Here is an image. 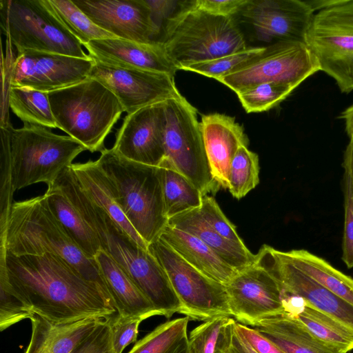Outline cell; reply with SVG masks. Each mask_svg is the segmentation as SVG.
Returning a JSON list of instances; mask_svg holds the SVG:
<instances>
[{
	"label": "cell",
	"instance_id": "cell-1",
	"mask_svg": "<svg viewBox=\"0 0 353 353\" xmlns=\"http://www.w3.org/2000/svg\"><path fill=\"white\" fill-rule=\"evenodd\" d=\"M0 264L34 313L49 321L110 320L118 315L105 291L57 255L14 256L0 249Z\"/></svg>",
	"mask_w": 353,
	"mask_h": 353
},
{
	"label": "cell",
	"instance_id": "cell-2",
	"mask_svg": "<svg viewBox=\"0 0 353 353\" xmlns=\"http://www.w3.org/2000/svg\"><path fill=\"white\" fill-rule=\"evenodd\" d=\"M95 232L102 250L108 253L153 305L169 319L183 312L169 278L148 250L139 246L85 194L71 170L56 181Z\"/></svg>",
	"mask_w": 353,
	"mask_h": 353
},
{
	"label": "cell",
	"instance_id": "cell-3",
	"mask_svg": "<svg viewBox=\"0 0 353 353\" xmlns=\"http://www.w3.org/2000/svg\"><path fill=\"white\" fill-rule=\"evenodd\" d=\"M0 249L14 256L57 255L110 296L94 259L88 257L68 234L43 195L13 203L6 230L0 236Z\"/></svg>",
	"mask_w": 353,
	"mask_h": 353
},
{
	"label": "cell",
	"instance_id": "cell-4",
	"mask_svg": "<svg viewBox=\"0 0 353 353\" xmlns=\"http://www.w3.org/2000/svg\"><path fill=\"white\" fill-rule=\"evenodd\" d=\"M159 42L178 70L248 47L233 17L196 9L190 1H181L179 10L166 21Z\"/></svg>",
	"mask_w": 353,
	"mask_h": 353
},
{
	"label": "cell",
	"instance_id": "cell-5",
	"mask_svg": "<svg viewBox=\"0 0 353 353\" xmlns=\"http://www.w3.org/2000/svg\"><path fill=\"white\" fill-rule=\"evenodd\" d=\"M97 161L114 185L123 214L148 247L168 224L161 168L130 161L112 148L103 150Z\"/></svg>",
	"mask_w": 353,
	"mask_h": 353
},
{
	"label": "cell",
	"instance_id": "cell-6",
	"mask_svg": "<svg viewBox=\"0 0 353 353\" xmlns=\"http://www.w3.org/2000/svg\"><path fill=\"white\" fill-rule=\"evenodd\" d=\"M48 94L57 128L91 152L105 149V138L125 112L111 90L88 77Z\"/></svg>",
	"mask_w": 353,
	"mask_h": 353
},
{
	"label": "cell",
	"instance_id": "cell-7",
	"mask_svg": "<svg viewBox=\"0 0 353 353\" xmlns=\"http://www.w3.org/2000/svg\"><path fill=\"white\" fill-rule=\"evenodd\" d=\"M8 130L14 192L38 183L52 184L73 160L87 150L70 136L59 135L50 128L25 124Z\"/></svg>",
	"mask_w": 353,
	"mask_h": 353
},
{
	"label": "cell",
	"instance_id": "cell-8",
	"mask_svg": "<svg viewBox=\"0 0 353 353\" xmlns=\"http://www.w3.org/2000/svg\"><path fill=\"white\" fill-rule=\"evenodd\" d=\"M0 20L2 32L18 52L34 50L90 57L56 16L48 0H1Z\"/></svg>",
	"mask_w": 353,
	"mask_h": 353
},
{
	"label": "cell",
	"instance_id": "cell-9",
	"mask_svg": "<svg viewBox=\"0 0 353 353\" xmlns=\"http://www.w3.org/2000/svg\"><path fill=\"white\" fill-rule=\"evenodd\" d=\"M305 43L341 92L353 90V0L314 13Z\"/></svg>",
	"mask_w": 353,
	"mask_h": 353
},
{
	"label": "cell",
	"instance_id": "cell-10",
	"mask_svg": "<svg viewBox=\"0 0 353 353\" xmlns=\"http://www.w3.org/2000/svg\"><path fill=\"white\" fill-rule=\"evenodd\" d=\"M164 105L165 159L203 196L216 192L220 187L210 172L196 110L181 95L166 100Z\"/></svg>",
	"mask_w": 353,
	"mask_h": 353
},
{
	"label": "cell",
	"instance_id": "cell-11",
	"mask_svg": "<svg viewBox=\"0 0 353 353\" xmlns=\"http://www.w3.org/2000/svg\"><path fill=\"white\" fill-rule=\"evenodd\" d=\"M321 71L316 59L305 42L278 41L235 70L217 79L236 94L260 83L274 82L295 90Z\"/></svg>",
	"mask_w": 353,
	"mask_h": 353
},
{
	"label": "cell",
	"instance_id": "cell-12",
	"mask_svg": "<svg viewBox=\"0 0 353 353\" xmlns=\"http://www.w3.org/2000/svg\"><path fill=\"white\" fill-rule=\"evenodd\" d=\"M148 250L165 271L183 314L202 321L219 316L232 317L224 284L191 265L160 238L148 245Z\"/></svg>",
	"mask_w": 353,
	"mask_h": 353
},
{
	"label": "cell",
	"instance_id": "cell-13",
	"mask_svg": "<svg viewBox=\"0 0 353 353\" xmlns=\"http://www.w3.org/2000/svg\"><path fill=\"white\" fill-rule=\"evenodd\" d=\"M314 12L301 0H247L233 17L251 30L254 40L267 46L283 41L305 42Z\"/></svg>",
	"mask_w": 353,
	"mask_h": 353
},
{
	"label": "cell",
	"instance_id": "cell-14",
	"mask_svg": "<svg viewBox=\"0 0 353 353\" xmlns=\"http://www.w3.org/2000/svg\"><path fill=\"white\" fill-rule=\"evenodd\" d=\"M94 65L87 59L34 50L17 53L9 76V85L50 92L79 83L88 77Z\"/></svg>",
	"mask_w": 353,
	"mask_h": 353
},
{
	"label": "cell",
	"instance_id": "cell-15",
	"mask_svg": "<svg viewBox=\"0 0 353 353\" xmlns=\"http://www.w3.org/2000/svg\"><path fill=\"white\" fill-rule=\"evenodd\" d=\"M92 59L94 65L88 77L98 80L111 90L127 114L181 95L174 76L110 65Z\"/></svg>",
	"mask_w": 353,
	"mask_h": 353
},
{
	"label": "cell",
	"instance_id": "cell-16",
	"mask_svg": "<svg viewBox=\"0 0 353 353\" xmlns=\"http://www.w3.org/2000/svg\"><path fill=\"white\" fill-rule=\"evenodd\" d=\"M225 286L232 316L243 325L253 327L285 311L278 282L254 262L237 271Z\"/></svg>",
	"mask_w": 353,
	"mask_h": 353
},
{
	"label": "cell",
	"instance_id": "cell-17",
	"mask_svg": "<svg viewBox=\"0 0 353 353\" xmlns=\"http://www.w3.org/2000/svg\"><path fill=\"white\" fill-rule=\"evenodd\" d=\"M255 255L254 262L274 276L283 294L301 298L353 330V305L285 261L274 248L263 245Z\"/></svg>",
	"mask_w": 353,
	"mask_h": 353
},
{
	"label": "cell",
	"instance_id": "cell-18",
	"mask_svg": "<svg viewBox=\"0 0 353 353\" xmlns=\"http://www.w3.org/2000/svg\"><path fill=\"white\" fill-rule=\"evenodd\" d=\"M165 101L127 114L112 148L130 161L159 166L165 159Z\"/></svg>",
	"mask_w": 353,
	"mask_h": 353
},
{
	"label": "cell",
	"instance_id": "cell-19",
	"mask_svg": "<svg viewBox=\"0 0 353 353\" xmlns=\"http://www.w3.org/2000/svg\"><path fill=\"white\" fill-rule=\"evenodd\" d=\"M96 25L123 39L159 42V32L145 0H74Z\"/></svg>",
	"mask_w": 353,
	"mask_h": 353
},
{
	"label": "cell",
	"instance_id": "cell-20",
	"mask_svg": "<svg viewBox=\"0 0 353 353\" xmlns=\"http://www.w3.org/2000/svg\"><path fill=\"white\" fill-rule=\"evenodd\" d=\"M83 46L90 57L110 65L174 77L178 70L160 42L143 43L117 37L93 40Z\"/></svg>",
	"mask_w": 353,
	"mask_h": 353
},
{
	"label": "cell",
	"instance_id": "cell-21",
	"mask_svg": "<svg viewBox=\"0 0 353 353\" xmlns=\"http://www.w3.org/2000/svg\"><path fill=\"white\" fill-rule=\"evenodd\" d=\"M200 123L212 176L220 188L228 189L232 161L241 146H248L243 128L219 113L203 115Z\"/></svg>",
	"mask_w": 353,
	"mask_h": 353
},
{
	"label": "cell",
	"instance_id": "cell-22",
	"mask_svg": "<svg viewBox=\"0 0 353 353\" xmlns=\"http://www.w3.org/2000/svg\"><path fill=\"white\" fill-rule=\"evenodd\" d=\"M32 332L25 353H70L105 319L88 318L57 323L34 314Z\"/></svg>",
	"mask_w": 353,
	"mask_h": 353
},
{
	"label": "cell",
	"instance_id": "cell-23",
	"mask_svg": "<svg viewBox=\"0 0 353 353\" xmlns=\"http://www.w3.org/2000/svg\"><path fill=\"white\" fill-rule=\"evenodd\" d=\"M94 259L119 315L144 320L160 315L108 253L101 249Z\"/></svg>",
	"mask_w": 353,
	"mask_h": 353
},
{
	"label": "cell",
	"instance_id": "cell-24",
	"mask_svg": "<svg viewBox=\"0 0 353 353\" xmlns=\"http://www.w3.org/2000/svg\"><path fill=\"white\" fill-rule=\"evenodd\" d=\"M70 168L89 198L139 246L148 250L123 214L117 201L114 185L99 161L72 163Z\"/></svg>",
	"mask_w": 353,
	"mask_h": 353
},
{
	"label": "cell",
	"instance_id": "cell-25",
	"mask_svg": "<svg viewBox=\"0 0 353 353\" xmlns=\"http://www.w3.org/2000/svg\"><path fill=\"white\" fill-rule=\"evenodd\" d=\"M283 303L285 311L299 320L319 341L342 353L353 350V330L340 321L296 296L283 293Z\"/></svg>",
	"mask_w": 353,
	"mask_h": 353
},
{
	"label": "cell",
	"instance_id": "cell-26",
	"mask_svg": "<svg viewBox=\"0 0 353 353\" xmlns=\"http://www.w3.org/2000/svg\"><path fill=\"white\" fill-rule=\"evenodd\" d=\"M159 238L191 265L222 284L225 285L237 272L191 234L168 224Z\"/></svg>",
	"mask_w": 353,
	"mask_h": 353
},
{
	"label": "cell",
	"instance_id": "cell-27",
	"mask_svg": "<svg viewBox=\"0 0 353 353\" xmlns=\"http://www.w3.org/2000/svg\"><path fill=\"white\" fill-rule=\"evenodd\" d=\"M252 327L285 353H342L319 341L285 311L265 319Z\"/></svg>",
	"mask_w": 353,
	"mask_h": 353
},
{
	"label": "cell",
	"instance_id": "cell-28",
	"mask_svg": "<svg viewBox=\"0 0 353 353\" xmlns=\"http://www.w3.org/2000/svg\"><path fill=\"white\" fill-rule=\"evenodd\" d=\"M168 225L199 238L236 271L255 261L256 255L245 245H240L225 239L211 228L201 216L199 208L171 217Z\"/></svg>",
	"mask_w": 353,
	"mask_h": 353
},
{
	"label": "cell",
	"instance_id": "cell-29",
	"mask_svg": "<svg viewBox=\"0 0 353 353\" xmlns=\"http://www.w3.org/2000/svg\"><path fill=\"white\" fill-rule=\"evenodd\" d=\"M46 203L71 239L90 258L101 249L95 232L78 209L54 182L43 194Z\"/></svg>",
	"mask_w": 353,
	"mask_h": 353
},
{
	"label": "cell",
	"instance_id": "cell-30",
	"mask_svg": "<svg viewBox=\"0 0 353 353\" xmlns=\"http://www.w3.org/2000/svg\"><path fill=\"white\" fill-rule=\"evenodd\" d=\"M279 255L316 283L353 305V278L305 250L280 251Z\"/></svg>",
	"mask_w": 353,
	"mask_h": 353
},
{
	"label": "cell",
	"instance_id": "cell-31",
	"mask_svg": "<svg viewBox=\"0 0 353 353\" xmlns=\"http://www.w3.org/2000/svg\"><path fill=\"white\" fill-rule=\"evenodd\" d=\"M165 212L169 220L201 205L203 194L166 159L161 165Z\"/></svg>",
	"mask_w": 353,
	"mask_h": 353
},
{
	"label": "cell",
	"instance_id": "cell-32",
	"mask_svg": "<svg viewBox=\"0 0 353 353\" xmlns=\"http://www.w3.org/2000/svg\"><path fill=\"white\" fill-rule=\"evenodd\" d=\"M8 105L23 125L57 128L46 92L9 85Z\"/></svg>",
	"mask_w": 353,
	"mask_h": 353
},
{
	"label": "cell",
	"instance_id": "cell-33",
	"mask_svg": "<svg viewBox=\"0 0 353 353\" xmlns=\"http://www.w3.org/2000/svg\"><path fill=\"white\" fill-rule=\"evenodd\" d=\"M236 321L219 316L203 321L188 336L191 353H227L232 347Z\"/></svg>",
	"mask_w": 353,
	"mask_h": 353
},
{
	"label": "cell",
	"instance_id": "cell-34",
	"mask_svg": "<svg viewBox=\"0 0 353 353\" xmlns=\"http://www.w3.org/2000/svg\"><path fill=\"white\" fill-rule=\"evenodd\" d=\"M48 2L60 21L83 46L93 40L117 38L96 25L72 1Z\"/></svg>",
	"mask_w": 353,
	"mask_h": 353
},
{
	"label": "cell",
	"instance_id": "cell-35",
	"mask_svg": "<svg viewBox=\"0 0 353 353\" xmlns=\"http://www.w3.org/2000/svg\"><path fill=\"white\" fill-rule=\"evenodd\" d=\"M190 318L167 321L138 341L128 353H171L188 337Z\"/></svg>",
	"mask_w": 353,
	"mask_h": 353
},
{
	"label": "cell",
	"instance_id": "cell-36",
	"mask_svg": "<svg viewBox=\"0 0 353 353\" xmlns=\"http://www.w3.org/2000/svg\"><path fill=\"white\" fill-rule=\"evenodd\" d=\"M258 155L247 145L241 146L236 152L230 168L228 190L233 197L240 199L259 183Z\"/></svg>",
	"mask_w": 353,
	"mask_h": 353
},
{
	"label": "cell",
	"instance_id": "cell-37",
	"mask_svg": "<svg viewBox=\"0 0 353 353\" xmlns=\"http://www.w3.org/2000/svg\"><path fill=\"white\" fill-rule=\"evenodd\" d=\"M34 314L32 307L10 282L4 265L0 264V330L30 319Z\"/></svg>",
	"mask_w": 353,
	"mask_h": 353
},
{
	"label": "cell",
	"instance_id": "cell-38",
	"mask_svg": "<svg viewBox=\"0 0 353 353\" xmlns=\"http://www.w3.org/2000/svg\"><path fill=\"white\" fill-rule=\"evenodd\" d=\"M294 90L290 85L274 82L258 84L236 94L248 113L268 110L285 99Z\"/></svg>",
	"mask_w": 353,
	"mask_h": 353
},
{
	"label": "cell",
	"instance_id": "cell-39",
	"mask_svg": "<svg viewBox=\"0 0 353 353\" xmlns=\"http://www.w3.org/2000/svg\"><path fill=\"white\" fill-rule=\"evenodd\" d=\"M265 46H248L223 57L183 66L181 70L199 73L209 78L217 79L249 61L260 54Z\"/></svg>",
	"mask_w": 353,
	"mask_h": 353
},
{
	"label": "cell",
	"instance_id": "cell-40",
	"mask_svg": "<svg viewBox=\"0 0 353 353\" xmlns=\"http://www.w3.org/2000/svg\"><path fill=\"white\" fill-rule=\"evenodd\" d=\"M12 185V163L8 130L6 123L1 126L0 153V236L6 230L14 193Z\"/></svg>",
	"mask_w": 353,
	"mask_h": 353
},
{
	"label": "cell",
	"instance_id": "cell-41",
	"mask_svg": "<svg viewBox=\"0 0 353 353\" xmlns=\"http://www.w3.org/2000/svg\"><path fill=\"white\" fill-rule=\"evenodd\" d=\"M344 230L342 259L347 268L353 267V178L348 159L343 157Z\"/></svg>",
	"mask_w": 353,
	"mask_h": 353
},
{
	"label": "cell",
	"instance_id": "cell-42",
	"mask_svg": "<svg viewBox=\"0 0 353 353\" xmlns=\"http://www.w3.org/2000/svg\"><path fill=\"white\" fill-rule=\"evenodd\" d=\"M199 212L205 222L219 234L240 245H245L236 227L225 216L213 196L204 195Z\"/></svg>",
	"mask_w": 353,
	"mask_h": 353
},
{
	"label": "cell",
	"instance_id": "cell-43",
	"mask_svg": "<svg viewBox=\"0 0 353 353\" xmlns=\"http://www.w3.org/2000/svg\"><path fill=\"white\" fill-rule=\"evenodd\" d=\"M143 320L141 317L119 314L109 320L114 353H122L128 345L137 341L139 325Z\"/></svg>",
	"mask_w": 353,
	"mask_h": 353
},
{
	"label": "cell",
	"instance_id": "cell-44",
	"mask_svg": "<svg viewBox=\"0 0 353 353\" xmlns=\"http://www.w3.org/2000/svg\"><path fill=\"white\" fill-rule=\"evenodd\" d=\"M70 353H114L109 320H103Z\"/></svg>",
	"mask_w": 353,
	"mask_h": 353
},
{
	"label": "cell",
	"instance_id": "cell-45",
	"mask_svg": "<svg viewBox=\"0 0 353 353\" xmlns=\"http://www.w3.org/2000/svg\"><path fill=\"white\" fill-rule=\"evenodd\" d=\"M247 0H195L191 6L198 10L223 17H234Z\"/></svg>",
	"mask_w": 353,
	"mask_h": 353
},
{
	"label": "cell",
	"instance_id": "cell-46",
	"mask_svg": "<svg viewBox=\"0 0 353 353\" xmlns=\"http://www.w3.org/2000/svg\"><path fill=\"white\" fill-rule=\"evenodd\" d=\"M234 329L257 353H285L276 344L252 327L236 322Z\"/></svg>",
	"mask_w": 353,
	"mask_h": 353
},
{
	"label": "cell",
	"instance_id": "cell-47",
	"mask_svg": "<svg viewBox=\"0 0 353 353\" xmlns=\"http://www.w3.org/2000/svg\"><path fill=\"white\" fill-rule=\"evenodd\" d=\"M159 32V42L166 21L179 10L181 1L145 0Z\"/></svg>",
	"mask_w": 353,
	"mask_h": 353
},
{
	"label": "cell",
	"instance_id": "cell-48",
	"mask_svg": "<svg viewBox=\"0 0 353 353\" xmlns=\"http://www.w3.org/2000/svg\"><path fill=\"white\" fill-rule=\"evenodd\" d=\"M345 121V132L350 139V144L353 145V105L347 108L339 116Z\"/></svg>",
	"mask_w": 353,
	"mask_h": 353
},
{
	"label": "cell",
	"instance_id": "cell-49",
	"mask_svg": "<svg viewBox=\"0 0 353 353\" xmlns=\"http://www.w3.org/2000/svg\"><path fill=\"white\" fill-rule=\"evenodd\" d=\"M232 347L236 353H257L252 346L235 330L233 336Z\"/></svg>",
	"mask_w": 353,
	"mask_h": 353
},
{
	"label": "cell",
	"instance_id": "cell-50",
	"mask_svg": "<svg viewBox=\"0 0 353 353\" xmlns=\"http://www.w3.org/2000/svg\"><path fill=\"white\" fill-rule=\"evenodd\" d=\"M339 0H307L305 2L311 8L314 12L326 9L334 4Z\"/></svg>",
	"mask_w": 353,
	"mask_h": 353
},
{
	"label": "cell",
	"instance_id": "cell-51",
	"mask_svg": "<svg viewBox=\"0 0 353 353\" xmlns=\"http://www.w3.org/2000/svg\"><path fill=\"white\" fill-rule=\"evenodd\" d=\"M171 353H191L188 345V337L183 339Z\"/></svg>",
	"mask_w": 353,
	"mask_h": 353
},
{
	"label": "cell",
	"instance_id": "cell-52",
	"mask_svg": "<svg viewBox=\"0 0 353 353\" xmlns=\"http://www.w3.org/2000/svg\"><path fill=\"white\" fill-rule=\"evenodd\" d=\"M343 157H346L350 164L353 178V145L348 144L344 152Z\"/></svg>",
	"mask_w": 353,
	"mask_h": 353
},
{
	"label": "cell",
	"instance_id": "cell-53",
	"mask_svg": "<svg viewBox=\"0 0 353 353\" xmlns=\"http://www.w3.org/2000/svg\"><path fill=\"white\" fill-rule=\"evenodd\" d=\"M227 353H236L233 347L230 348V350Z\"/></svg>",
	"mask_w": 353,
	"mask_h": 353
}]
</instances>
